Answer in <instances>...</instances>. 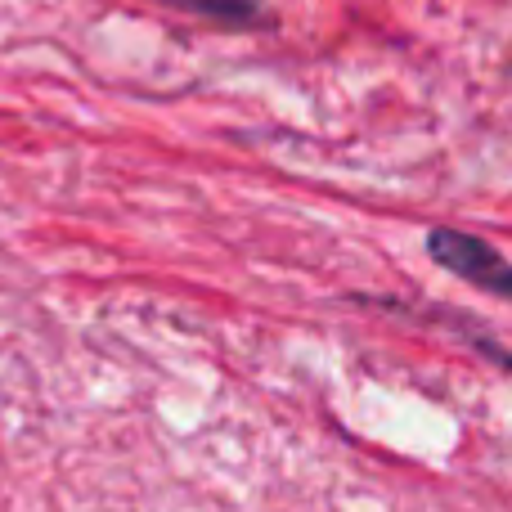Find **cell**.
<instances>
[{
    "label": "cell",
    "mask_w": 512,
    "mask_h": 512,
    "mask_svg": "<svg viewBox=\"0 0 512 512\" xmlns=\"http://www.w3.org/2000/svg\"><path fill=\"white\" fill-rule=\"evenodd\" d=\"M427 256H432L441 270H450L454 279L472 283V288L490 292V297L512 301V261L495 243L477 239V234H468V230L436 225V230H427Z\"/></svg>",
    "instance_id": "obj_1"
}]
</instances>
